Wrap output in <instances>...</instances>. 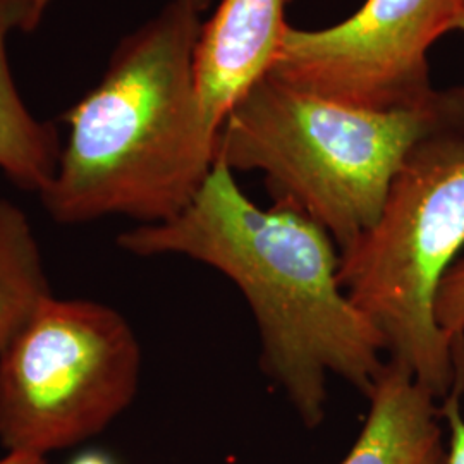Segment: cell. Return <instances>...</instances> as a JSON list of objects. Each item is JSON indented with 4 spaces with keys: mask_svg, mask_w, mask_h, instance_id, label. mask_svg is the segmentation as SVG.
Wrapping results in <instances>:
<instances>
[{
    "mask_svg": "<svg viewBox=\"0 0 464 464\" xmlns=\"http://www.w3.org/2000/svg\"><path fill=\"white\" fill-rule=\"evenodd\" d=\"M117 245L183 255L234 282L258 327L264 373L308 429L324 421L331 373L368 396L387 365L381 334L339 284L331 234L293 208L258 207L222 162L181 214L122 232Z\"/></svg>",
    "mask_w": 464,
    "mask_h": 464,
    "instance_id": "obj_1",
    "label": "cell"
},
{
    "mask_svg": "<svg viewBox=\"0 0 464 464\" xmlns=\"http://www.w3.org/2000/svg\"><path fill=\"white\" fill-rule=\"evenodd\" d=\"M188 2H189V4H193V5L198 9L199 13H203V11L210 5V2H212V0H188Z\"/></svg>",
    "mask_w": 464,
    "mask_h": 464,
    "instance_id": "obj_15",
    "label": "cell"
},
{
    "mask_svg": "<svg viewBox=\"0 0 464 464\" xmlns=\"http://www.w3.org/2000/svg\"><path fill=\"white\" fill-rule=\"evenodd\" d=\"M50 2H52V0H23V4H24V7H26V13H28V19H30L32 30H34V28L40 24V21H42V17L45 14Z\"/></svg>",
    "mask_w": 464,
    "mask_h": 464,
    "instance_id": "obj_13",
    "label": "cell"
},
{
    "mask_svg": "<svg viewBox=\"0 0 464 464\" xmlns=\"http://www.w3.org/2000/svg\"><path fill=\"white\" fill-rule=\"evenodd\" d=\"M454 30H459V32H463L464 34V2L463 7H461V11H459V16L456 19V26H454Z\"/></svg>",
    "mask_w": 464,
    "mask_h": 464,
    "instance_id": "obj_16",
    "label": "cell"
},
{
    "mask_svg": "<svg viewBox=\"0 0 464 464\" xmlns=\"http://www.w3.org/2000/svg\"><path fill=\"white\" fill-rule=\"evenodd\" d=\"M463 248L464 133H442L410 153L377 222L339 251V284L389 360L440 401L456 394L458 362L435 301Z\"/></svg>",
    "mask_w": 464,
    "mask_h": 464,
    "instance_id": "obj_4",
    "label": "cell"
},
{
    "mask_svg": "<svg viewBox=\"0 0 464 464\" xmlns=\"http://www.w3.org/2000/svg\"><path fill=\"white\" fill-rule=\"evenodd\" d=\"M442 133H464L463 86L435 88L401 109L368 111L266 74L226 117L217 162L232 172H262L276 205L312 218L344 249L377 222L410 153Z\"/></svg>",
    "mask_w": 464,
    "mask_h": 464,
    "instance_id": "obj_3",
    "label": "cell"
},
{
    "mask_svg": "<svg viewBox=\"0 0 464 464\" xmlns=\"http://www.w3.org/2000/svg\"><path fill=\"white\" fill-rule=\"evenodd\" d=\"M365 425L341 464H448L440 399L387 360L366 396Z\"/></svg>",
    "mask_w": 464,
    "mask_h": 464,
    "instance_id": "obj_8",
    "label": "cell"
},
{
    "mask_svg": "<svg viewBox=\"0 0 464 464\" xmlns=\"http://www.w3.org/2000/svg\"><path fill=\"white\" fill-rule=\"evenodd\" d=\"M291 0H222L201 24L195 50L199 102L220 131L232 107L266 78L289 30Z\"/></svg>",
    "mask_w": 464,
    "mask_h": 464,
    "instance_id": "obj_7",
    "label": "cell"
},
{
    "mask_svg": "<svg viewBox=\"0 0 464 464\" xmlns=\"http://www.w3.org/2000/svg\"><path fill=\"white\" fill-rule=\"evenodd\" d=\"M0 464H52L49 458L24 454V452H7L5 458L0 459Z\"/></svg>",
    "mask_w": 464,
    "mask_h": 464,
    "instance_id": "obj_14",
    "label": "cell"
},
{
    "mask_svg": "<svg viewBox=\"0 0 464 464\" xmlns=\"http://www.w3.org/2000/svg\"><path fill=\"white\" fill-rule=\"evenodd\" d=\"M464 0H365L329 28L289 26L270 76L299 92L368 111L429 97V52L456 26Z\"/></svg>",
    "mask_w": 464,
    "mask_h": 464,
    "instance_id": "obj_6",
    "label": "cell"
},
{
    "mask_svg": "<svg viewBox=\"0 0 464 464\" xmlns=\"http://www.w3.org/2000/svg\"><path fill=\"white\" fill-rule=\"evenodd\" d=\"M442 418L448 427V464H464V418L461 398L449 396L440 401Z\"/></svg>",
    "mask_w": 464,
    "mask_h": 464,
    "instance_id": "obj_12",
    "label": "cell"
},
{
    "mask_svg": "<svg viewBox=\"0 0 464 464\" xmlns=\"http://www.w3.org/2000/svg\"><path fill=\"white\" fill-rule=\"evenodd\" d=\"M76 464H107L105 461H102L100 458H86V459H80Z\"/></svg>",
    "mask_w": 464,
    "mask_h": 464,
    "instance_id": "obj_17",
    "label": "cell"
},
{
    "mask_svg": "<svg viewBox=\"0 0 464 464\" xmlns=\"http://www.w3.org/2000/svg\"><path fill=\"white\" fill-rule=\"evenodd\" d=\"M17 30L32 32L23 0H0V170L17 188L40 197L55 176L63 141L52 122L32 114L14 83L7 38Z\"/></svg>",
    "mask_w": 464,
    "mask_h": 464,
    "instance_id": "obj_9",
    "label": "cell"
},
{
    "mask_svg": "<svg viewBox=\"0 0 464 464\" xmlns=\"http://www.w3.org/2000/svg\"><path fill=\"white\" fill-rule=\"evenodd\" d=\"M141 348L116 308L50 296L0 353V444L47 458L105 430L133 402Z\"/></svg>",
    "mask_w": 464,
    "mask_h": 464,
    "instance_id": "obj_5",
    "label": "cell"
},
{
    "mask_svg": "<svg viewBox=\"0 0 464 464\" xmlns=\"http://www.w3.org/2000/svg\"><path fill=\"white\" fill-rule=\"evenodd\" d=\"M53 296L28 216L0 197V353Z\"/></svg>",
    "mask_w": 464,
    "mask_h": 464,
    "instance_id": "obj_10",
    "label": "cell"
},
{
    "mask_svg": "<svg viewBox=\"0 0 464 464\" xmlns=\"http://www.w3.org/2000/svg\"><path fill=\"white\" fill-rule=\"evenodd\" d=\"M435 318L454 344L458 362L456 392H464V258H459L440 284L435 301Z\"/></svg>",
    "mask_w": 464,
    "mask_h": 464,
    "instance_id": "obj_11",
    "label": "cell"
},
{
    "mask_svg": "<svg viewBox=\"0 0 464 464\" xmlns=\"http://www.w3.org/2000/svg\"><path fill=\"white\" fill-rule=\"evenodd\" d=\"M199 16L188 0H170L122 38L97 86L71 107L59 166L40 195L52 220L159 224L197 197L218 138L195 80Z\"/></svg>",
    "mask_w": 464,
    "mask_h": 464,
    "instance_id": "obj_2",
    "label": "cell"
}]
</instances>
